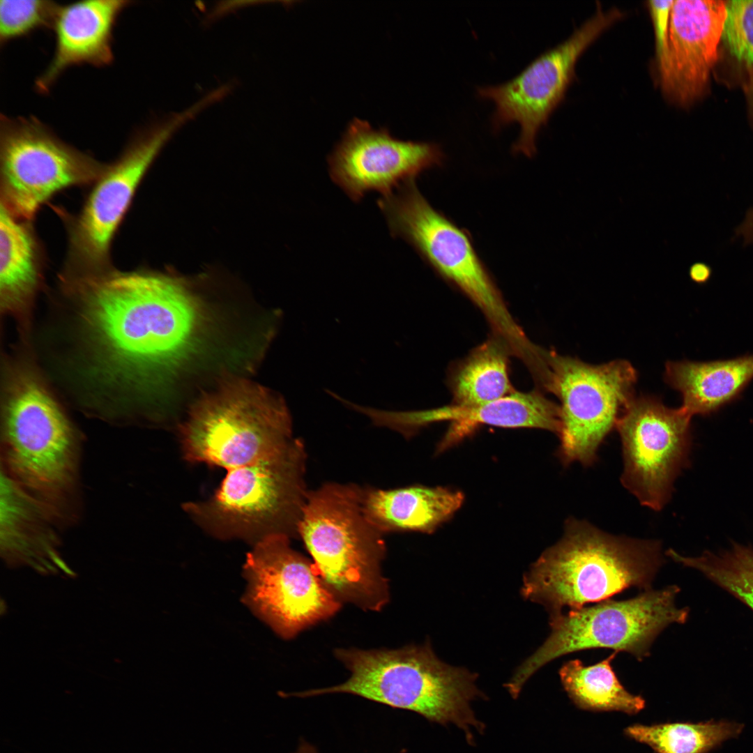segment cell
Returning a JSON list of instances; mask_svg holds the SVG:
<instances>
[{"mask_svg": "<svg viewBox=\"0 0 753 753\" xmlns=\"http://www.w3.org/2000/svg\"><path fill=\"white\" fill-rule=\"evenodd\" d=\"M180 432L186 459L227 470L269 457L296 439L284 399L241 379L201 399Z\"/></svg>", "mask_w": 753, "mask_h": 753, "instance_id": "7", "label": "cell"}, {"mask_svg": "<svg viewBox=\"0 0 753 753\" xmlns=\"http://www.w3.org/2000/svg\"><path fill=\"white\" fill-rule=\"evenodd\" d=\"M546 360L542 386L561 402L559 457L565 465L590 466L634 397L637 372L625 360L594 365L549 351Z\"/></svg>", "mask_w": 753, "mask_h": 753, "instance_id": "11", "label": "cell"}, {"mask_svg": "<svg viewBox=\"0 0 753 753\" xmlns=\"http://www.w3.org/2000/svg\"><path fill=\"white\" fill-rule=\"evenodd\" d=\"M676 585L647 590L625 600H607L591 607L549 616L551 632L505 684L513 699L538 669L561 656L594 648L628 653L641 661L660 633L672 623H684L688 608L676 606Z\"/></svg>", "mask_w": 753, "mask_h": 753, "instance_id": "9", "label": "cell"}, {"mask_svg": "<svg viewBox=\"0 0 753 753\" xmlns=\"http://www.w3.org/2000/svg\"><path fill=\"white\" fill-rule=\"evenodd\" d=\"M59 5L45 0H0V44L52 29Z\"/></svg>", "mask_w": 753, "mask_h": 753, "instance_id": "28", "label": "cell"}, {"mask_svg": "<svg viewBox=\"0 0 753 753\" xmlns=\"http://www.w3.org/2000/svg\"><path fill=\"white\" fill-rule=\"evenodd\" d=\"M363 487L328 482L309 491L297 533L321 581L341 603L381 610L389 600L383 534L365 518Z\"/></svg>", "mask_w": 753, "mask_h": 753, "instance_id": "5", "label": "cell"}, {"mask_svg": "<svg viewBox=\"0 0 753 753\" xmlns=\"http://www.w3.org/2000/svg\"><path fill=\"white\" fill-rule=\"evenodd\" d=\"M368 417L373 425L386 427L409 438L420 428L433 423L452 421L455 436L464 429L480 425L501 427H531L558 434L560 407L540 393L532 391L511 393L492 402L463 406L453 404L418 411H388L371 409Z\"/></svg>", "mask_w": 753, "mask_h": 753, "instance_id": "18", "label": "cell"}, {"mask_svg": "<svg viewBox=\"0 0 753 753\" xmlns=\"http://www.w3.org/2000/svg\"><path fill=\"white\" fill-rule=\"evenodd\" d=\"M44 257L31 221L0 209V314L12 319L17 341L31 344L37 301L45 289Z\"/></svg>", "mask_w": 753, "mask_h": 753, "instance_id": "20", "label": "cell"}, {"mask_svg": "<svg viewBox=\"0 0 753 753\" xmlns=\"http://www.w3.org/2000/svg\"><path fill=\"white\" fill-rule=\"evenodd\" d=\"M666 554L676 563L696 569L753 610V549L735 544L729 550L706 552L697 557L680 555L670 549Z\"/></svg>", "mask_w": 753, "mask_h": 753, "instance_id": "27", "label": "cell"}, {"mask_svg": "<svg viewBox=\"0 0 753 753\" xmlns=\"http://www.w3.org/2000/svg\"><path fill=\"white\" fill-rule=\"evenodd\" d=\"M335 657L350 671L344 683L295 694L306 697L326 693H349L388 706L416 712L428 720L453 724L475 743L473 731L485 729L471 701L485 699L476 683L478 676L442 662L430 644L395 650H335Z\"/></svg>", "mask_w": 753, "mask_h": 753, "instance_id": "4", "label": "cell"}, {"mask_svg": "<svg viewBox=\"0 0 753 753\" xmlns=\"http://www.w3.org/2000/svg\"><path fill=\"white\" fill-rule=\"evenodd\" d=\"M725 15V1H674L667 51L656 67L669 102L687 105L702 93L717 59Z\"/></svg>", "mask_w": 753, "mask_h": 753, "instance_id": "17", "label": "cell"}, {"mask_svg": "<svg viewBox=\"0 0 753 753\" xmlns=\"http://www.w3.org/2000/svg\"><path fill=\"white\" fill-rule=\"evenodd\" d=\"M296 753H317L314 748L306 743H303Z\"/></svg>", "mask_w": 753, "mask_h": 753, "instance_id": "32", "label": "cell"}, {"mask_svg": "<svg viewBox=\"0 0 753 753\" xmlns=\"http://www.w3.org/2000/svg\"><path fill=\"white\" fill-rule=\"evenodd\" d=\"M674 1H650L647 9L652 22L656 67L662 61L667 48L671 8Z\"/></svg>", "mask_w": 753, "mask_h": 753, "instance_id": "30", "label": "cell"}, {"mask_svg": "<svg viewBox=\"0 0 753 753\" xmlns=\"http://www.w3.org/2000/svg\"><path fill=\"white\" fill-rule=\"evenodd\" d=\"M47 297L43 344L61 395L90 417L138 420L160 372L196 328L190 289L167 274L111 266L61 272Z\"/></svg>", "mask_w": 753, "mask_h": 753, "instance_id": "1", "label": "cell"}, {"mask_svg": "<svg viewBox=\"0 0 753 753\" xmlns=\"http://www.w3.org/2000/svg\"><path fill=\"white\" fill-rule=\"evenodd\" d=\"M444 159L435 143L393 137L386 128H373L358 118L349 124L328 158L329 174L354 201L370 191L383 196L413 180L423 171L440 166Z\"/></svg>", "mask_w": 753, "mask_h": 753, "instance_id": "16", "label": "cell"}, {"mask_svg": "<svg viewBox=\"0 0 753 753\" xmlns=\"http://www.w3.org/2000/svg\"><path fill=\"white\" fill-rule=\"evenodd\" d=\"M624 15L619 8L604 10L598 6L595 14L568 39L538 56L513 79L495 86L478 87L480 97L495 103L492 116L495 130L512 122L520 125L519 137L512 147L514 153L528 157L535 155L538 131L563 99L578 59Z\"/></svg>", "mask_w": 753, "mask_h": 753, "instance_id": "13", "label": "cell"}, {"mask_svg": "<svg viewBox=\"0 0 753 753\" xmlns=\"http://www.w3.org/2000/svg\"><path fill=\"white\" fill-rule=\"evenodd\" d=\"M452 392V404L463 406L492 402L513 392L503 347L489 341L473 352L459 369Z\"/></svg>", "mask_w": 753, "mask_h": 753, "instance_id": "26", "label": "cell"}, {"mask_svg": "<svg viewBox=\"0 0 753 753\" xmlns=\"http://www.w3.org/2000/svg\"><path fill=\"white\" fill-rule=\"evenodd\" d=\"M691 418L682 406L669 408L657 397L640 395L617 421L624 463L621 482L652 510L664 508L675 479L690 463Z\"/></svg>", "mask_w": 753, "mask_h": 753, "instance_id": "15", "label": "cell"}, {"mask_svg": "<svg viewBox=\"0 0 753 753\" xmlns=\"http://www.w3.org/2000/svg\"><path fill=\"white\" fill-rule=\"evenodd\" d=\"M128 0H83L59 5L52 29L54 50L35 88L47 93L68 68L83 64L105 67L113 61V31Z\"/></svg>", "mask_w": 753, "mask_h": 753, "instance_id": "19", "label": "cell"}, {"mask_svg": "<svg viewBox=\"0 0 753 753\" xmlns=\"http://www.w3.org/2000/svg\"><path fill=\"white\" fill-rule=\"evenodd\" d=\"M664 563L660 542L616 536L584 520L569 519L562 538L524 575L522 594L549 616L578 609L630 588L644 591Z\"/></svg>", "mask_w": 753, "mask_h": 753, "instance_id": "3", "label": "cell"}, {"mask_svg": "<svg viewBox=\"0 0 753 753\" xmlns=\"http://www.w3.org/2000/svg\"><path fill=\"white\" fill-rule=\"evenodd\" d=\"M464 498L462 492L441 487H365L361 505L367 520L383 535L431 533L461 507Z\"/></svg>", "mask_w": 753, "mask_h": 753, "instance_id": "21", "label": "cell"}, {"mask_svg": "<svg viewBox=\"0 0 753 753\" xmlns=\"http://www.w3.org/2000/svg\"><path fill=\"white\" fill-rule=\"evenodd\" d=\"M31 347L1 351L3 471L65 525L77 518L81 435Z\"/></svg>", "mask_w": 753, "mask_h": 753, "instance_id": "2", "label": "cell"}, {"mask_svg": "<svg viewBox=\"0 0 753 753\" xmlns=\"http://www.w3.org/2000/svg\"><path fill=\"white\" fill-rule=\"evenodd\" d=\"M201 112L194 105L138 133L93 183L78 214L68 223L66 271L107 268L114 236L145 173L172 135Z\"/></svg>", "mask_w": 753, "mask_h": 753, "instance_id": "12", "label": "cell"}, {"mask_svg": "<svg viewBox=\"0 0 753 753\" xmlns=\"http://www.w3.org/2000/svg\"><path fill=\"white\" fill-rule=\"evenodd\" d=\"M710 273L708 267L702 264H695L690 269V277L698 283L707 281Z\"/></svg>", "mask_w": 753, "mask_h": 753, "instance_id": "31", "label": "cell"}, {"mask_svg": "<svg viewBox=\"0 0 753 753\" xmlns=\"http://www.w3.org/2000/svg\"><path fill=\"white\" fill-rule=\"evenodd\" d=\"M721 39L736 59L753 68V0L726 1Z\"/></svg>", "mask_w": 753, "mask_h": 753, "instance_id": "29", "label": "cell"}, {"mask_svg": "<svg viewBox=\"0 0 753 753\" xmlns=\"http://www.w3.org/2000/svg\"><path fill=\"white\" fill-rule=\"evenodd\" d=\"M618 653L591 666L579 660L565 662L559 670L564 690L579 708L590 711H620L635 715L646 706L641 695L629 692L618 680L611 662Z\"/></svg>", "mask_w": 753, "mask_h": 753, "instance_id": "24", "label": "cell"}, {"mask_svg": "<svg viewBox=\"0 0 753 753\" xmlns=\"http://www.w3.org/2000/svg\"><path fill=\"white\" fill-rule=\"evenodd\" d=\"M107 166L61 140L35 117L1 115V205L17 218L31 221L55 194L93 184Z\"/></svg>", "mask_w": 753, "mask_h": 753, "instance_id": "10", "label": "cell"}, {"mask_svg": "<svg viewBox=\"0 0 753 753\" xmlns=\"http://www.w3.org/2000/svg\"><path fill=\"white\" fill-rule=\"evenodd\" d=\"M665 381L679 391L692 416H709L741 397L753 380V354L728 360L666 363Z\"/></svg>", "mask_w": 753, "mask_h": 753, "instance_id": "22", "label": "cell"}, {"mask_svg": "<svg viewBox=\"0 0 753 753\" xmlns=\"http://www.w3.org/2000/svg\"><path fill=\"white\" fill-rule=\"evenodd\" d=\"M0 535L6 556L35 558L52 556L63 523L43 502L1 470Z\"/></svg>", "mask_w": 753, "mask_h": 753, "instance_id": "23", "label": "cell"}, {"mask_svg": "<svg viewBox=\"0 0 753 753\" xmlns=\"http://www.w3.org/2000/svg\"><path fill=\"white\" fill-rule=\"evenodd\" d=\"M307 454L303 441L264 459L231 469L206 501L190 502L184 510L220 538H241L254 544L273 534L298 536L308 490Z\"/></svg>", "mask_w": 753, "mask_h": 753, "instance_id": "6", "label": "cell"}, {"mask_svg": "<svg viewBox=\"0 0 753 753\" xmlns=\"http://www.w3.org/2000/svg\"><path fill=\"white\" fill-rule=\"evenodd\" d=\"M289 538L284 534L263 538L243 568L244 603L284 639L331 617L341 606L313 563L290 547Z\"/></svg>", "mask_w": 753, "mask_h": 753, "instance_id": "14", "label": "cell"}, {"mask_svg": "<svg viewBox=\"0 0 753 753\" xmlns=\"http://www.w3.org/2000/svg\"><path fill=\"white\" fill-rule=\"evenodd\" d=\"M745 725L728 720L698 722H674L644 725L634 724L625 735L650 747L655 753H710L727 740L738 738Z\"/></svg>", "mask_w": 753, "mask_h": 753, "instance_id": "25", "label": "cell"}, {"mask_svg": "<svg viewBox=\"0 0 753 753\" xmlns=\"http://www.w3.org/2000/svg\"><path fill=\"white\" fill-rule=\"evenodd\" d=\"M377 204L391 235L405 240L436 273L469 296L512 351L528 347L530 341L507 310L468 232L434 209L414 179L402 184L397 193L378 199Z\"/></svg>", "mask_w": 753, "mask_h": 753, "instance_id": "8", "label": "cell"}]
</instances>
